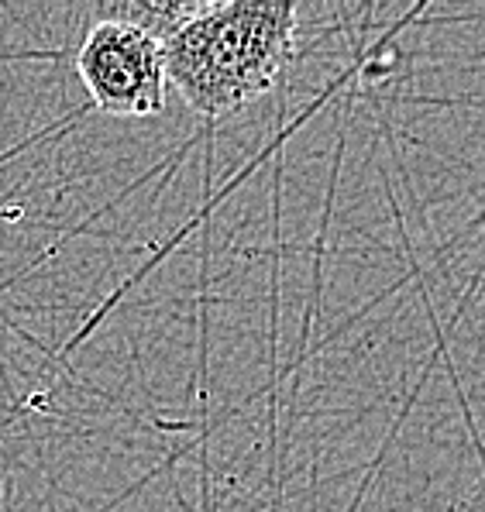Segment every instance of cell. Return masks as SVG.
Masks as SVG:
<instances>
[{
  "mask_svg": "<svg viewBox=\"0 0 485 512\" xmlns=\"http://www.w3.org/2000/svg\"><path fill=\"white\" fill-rule=\"evenodd\" d=\"M76 73L97 110L111 117H155L166 110L169 76L162 42L124 18H104L86 31Z\"/></svg>",
  "mask_w": 485,
  "mask_h": 512,
  "instance_id": "7a4b0ae2",
  "label": "cell"
},
{
  "mask_svg": "<svg viewBox=\"0 0 485 512\" xmlns=\"http://www.w3.org/2000/svg\"><path fill=\"white\" fill-rule=\"evenodd\" d=\"M162 42L169 83L200 117H228L269 93L296 52V4H200Z\"/></svg>",
  "mask_w": 485,
  "mask_h": 512,
  "instance_id": "6da1fadb",
  "label": "cell"
}]
</instances>
